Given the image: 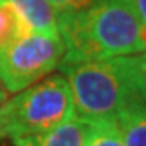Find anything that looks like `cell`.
<instances>
[{
  "instance_id": "6da1fadb",
  "label": "cell",
  "mask_w": 146,
  "mask_h": 146,
  "mask_svg": "<svg viewBox=\"0 0 146 146\" xmlns=\"http://www.w3.org/2000/svg\"><path fill=\"white\" fill-rule=\"evenodd\" d=\"M143 19L132 0H95L81 11L58 14L65 53L58 69L78 62L143 53Z\"/></svg>"
},
{
  "instance_id": "7a4b0ae2",
  "label": "cell",
  "mask_w": 146,
  "mask_h": 146,
  "mask_svg": "<svg viewBox=\"0 0 146 146\" xmlns=\"http://www.w3.org/2000/svg\"><path fill=\"white\" fill-rule=\"evenodd\" d=\"M58 70L67 78L74 114L85 121L114 120L129 104L141 102L129 55L78 62Z\"/></svg>"
},
{
  "instance_id": "3957f363",
  "label": "cell",
  "mask_w": 146,
  "mask_h": 146,
  "mask_svg": "<svg viewBox=\"0 0 146 146\" xmlns=\"http://www.w3.org/2000/svg\"><path fill=\"white\" fill-rule=\"evenodd\" d=\"M74 114L67 78L48 74L7 99L0 109V139L40 135Z\"/></svg>"
},
{
  "instance_id": "277c9868",
  "label": "cell",
  "mask_w": 146,
  "mask_h": 146,
  "mask_svg": "<svg viewBox=\"0 0 146 146\" xmlns=\"http://www.w3.org/2000/svg\"><path fill=\"white\" fill-rule=\"evenodd\" d=\"M64 53L60 34H23L0 48V81L14 95L56 70Z\"/></svg>"
},
{
  "instance_id": "5b68a950",
  "label": "cell",
  "mask_w": 146,
  "mask_h": 146,
  "mask_svg": "<svg viewBox=\"0 0 146 146\" xmlns=\"http://www.w3.org/2000/svg\"><path fill=\"white\" fill-rule=\"evenodd\" d=\"M13 7L28 34H58V13L48 0H0Z\"/></svg>"
},
{
  "instance_id": "8992f818",
  "label": "cell",
  "mask_w": 146,
  "mask_h": 146,
  "mask_svg": "<svg viewBox=\"0 0 146 146\" xmlns=\"http://www.w3.org/2000/svg\"><path fill=\"white\" fill-rule=\"evenodd\" d=\"M90 132V121L70 114L51 130L35 135V146H85Z\"/></svg>"
},
{
  "instance_id": "52a82bcc",
  "label": "cell",
  "mask_w": 146,
  "mask_h": 146,
  "mask_svg": "<svg viewBox=\"0 0 146 146\" xmlns=\"http://www.w3.org/2000/svg\"><path fill=\"white\" fill-rule=\"evenodd\" d=\"M114 123L123 146H146V102H132L123 108Z\"/></svg>"
},
{
  "instance_id": "ba28073f",
  "label": "cell",
  "mask_w": 146,
  "mask_h": 146,
  "mask_svg": "<svg viewBox=\"0 0 146 146\" xmlns=\"http://www.w3.org/2000/svg\"><path fill=\"white\" fill-rule=\"evenodd\" d=\"M85 146H123L114 120L90 121V132Z\"/></svg>"
},
{
  "instance_id": "9c48e42d",
  "label": "cell",
  "mask_w": 146,
  "mask_h": 146,
  "mask_svg": "<svg viewBox=\"0 0 146 146\" xmlns=\"http://www.w3.org/2000/svg\"><path fill=\"white\" fill-rule=\"evenodd\" d=\"M23 34L28 32L25 30V25L18 18V14L13 11V7L5 2H0V48L16 40Z\"/></svg>"
},
{
  "instance_id": "30bf717a",
  "label": "cell",
  "mask_w": 146,
  "mask_h": 146,
  "mask_svg": "<svg viewBox=\"0 0 146 146\" xmlns=\"http://www.w3.org/2000/svg\"><path fill=\"white\" fill-rule=\"evenodd\" d=\"M129 58H130L132 78H134L135 92H137V99L141 102H146V51L129 55Z\"/></svg>"
},
{
  "instance_id": "8fae6325",
  "label": "cell",
  "mask_w": 146,
  "mask_h": 146,
  "mask_svg": "<svg viewBox=\"0 0 146 146\" xmlns=\"http://www.w3.org/2000/svg\"><path fill=\"white\" fill-rule=\"evenodd\" d=\"M48 2L55 7L58 14L62 13H72V11H81V9L88 7L95 0H48Z\"/></svg>"
},
{
  "instance_id": "7c38bea8",
  "label": "cell",
  "mask_w": 146,
  "mask_h": 146,
  "mask_svg": "<svg viewBox=\"0 0 146 146\" xmlns=\"http://www.w3.org/2000/svg\"><path fill=\"white\" fill-rule=\"evenodd\" d=\"M143 21H146V0H132Z\"/></svg>"
},
{
  "instance_id": "4fadbf2b",
  "label": "cell",
  "mask_w": 146,
  "mask_h": 146,
  "mask_svg": "<svg viewBox=\"0 0 146 146\" xmlns=\"http://www.w3.org/2000/svg\"><path fill=\"white\" fill-rule=\"evenodd\" d=\"M14 146H35L34 137H19V139H13Z\"/></svg>"
},
{
  "instance_id": "5bb4252c",
  "label": "cell",
  "mask_w": 146,
  "mask_h": 146,
  "mask_svg": "<svg viewBox=\"0 0 146 146\" xmlns=\"http://www.w3.org/2000/svg\"><path fill=\"white\" fill-rule=\"evenodd\" d=\"M9 97H11V93L5 90V86L2 85V81H0V109L4 108V104L7 102V99H9Z\"/></svg>"
},
{
  "instance_id": "9a60e30c",
  "label": "cell",
  "mask_w": 146,
  "mask_h": 146,
  "mask_svg": "<svg viewBox=\"0 0 146 146\" xmlns=\"http://www.w3.org/2000/svg\"><path fill=\"white\" fill-rule=\"evenodd\" d=\"M141 49L146 51V21H143L141 27Z\"/></svg>"
}]
</instances>
